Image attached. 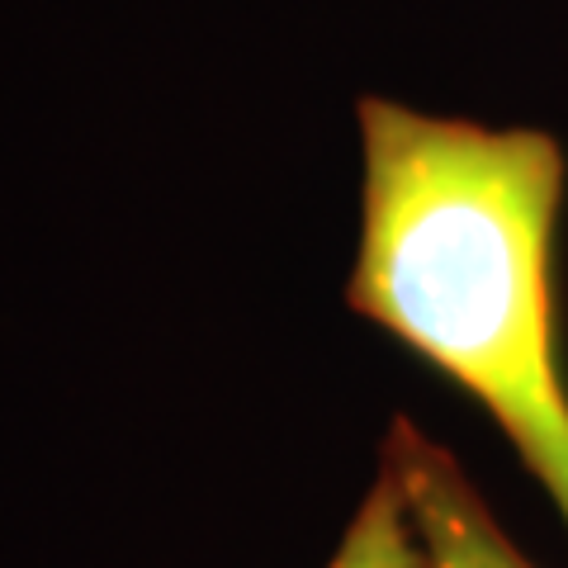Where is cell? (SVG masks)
I'll return each instance as SVG.
<instances>
[{
    "instance_id": "cell-1",
    "label": "cell",
    "mask_w": 568,
    "mask_h": 568,
    "mask_svg": "<svg viewBox=\"0 0 568 568\" xmlns=\"http://www.w3.org/2000/svg\"><path fill=\"white\" fill-rule=\"evenodd\" d=\"M351 313L398 336L484 407L568 521L559 336L564 148L365 95Z\"/></svg>"
},
{
    "instance_id": "cell-2",
    "label": "cell",
    "mask_w": 568,
    "mask_h": 568,
    "mask_svg": "<svg viewBox=\"0 0 568 568\" xmlns=\"http://www.w3.org/2000/svg\"><path fill=\"white\" fill-rule=\"evenodd\" d=\"M379 469L403 493L426 568H536L507 540V530L497 526L493 507L455 465V455L407 417H394L388 426Z\"/></svg>"
},
{
    "instance_id": "cell-3",
    "label": "cell",
    "mask_w": 568,
    "mask_h": 568,
    "mask_svg": "<svg viewBox=\"0 0 568 568\" xmlns=\"http://www.w3.org/2000/svg\"><path fill=\"white\" fill-rule=\"evenodd\" d=\"M327 568H426L413 517L403 507V493L384 469L375 478V488L365 493L361 511L351 517Z\"/></svg>"
}]
</instances>
